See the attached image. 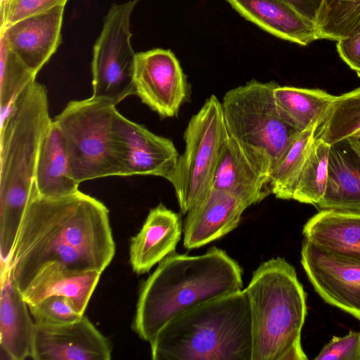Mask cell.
<instances>
[{
	"label": "cell",
	"mask_w": 360,
	"mask_h": 360,
	"mask_svg": "<svg viewBox=\"0 0 360 360\" xmlns=\"http://www.w3.org/2000/svg\"><path fill=\"white\" fill-rule=\"evenodd\" d=\"M248 207L229 193L212 188L202 201L185 214L184 248H198L224 236L238 226Z\"/></svg>",
	"instance_id": "cell-15"
},
{
	"label": "cell",
	"mask_w": 360,
	"mask_h": 360,
	"mask_svg": "<svg viewBox=\"0 0 360 360\" xmlns=\"http://www.w3.org/2000/svg\"><path fill=\"white\" fill-rule=\"evenodd\" d=\"M360 133V87L335 96L315 131V139L329 145Z\"/></svg>",
	"instance_id": "cell-26"
},
{
	"label": "cell",
	"mask_w": 360,
	"mask_h": 360,
	"mask_svg": "<svg viewBox=\"0 0 360 360\" xmlns=\"http://www.w3.org/2000/svg\"><path fill=\"white\" fill-rule=\"evenodd\" d=\"M34 75L10 49L5 38L0 37V111L1 122L12 109L22 91L35 80Z\"/></svg>",
	"instance_id": "cell-28"
},
{
	"label": "cell",
	"mask_w": 360,
	"mask_h": 360,
	"mask_svg": "<svg viewBox=\"0 0 360 360\" xmlns=\"http://www.w3.org/2000/svg\"><path fill=\"white\" fill-rule=\"evenodd\" d=\"M111 354L109 340L84 315L66 324L34 323V360H109Z\"/></svg>",
	"instance_id": "cell-12"
},
{
	"label": "cell",
	"mask_w": 360,
	"mask_h": 360,
	"mask_svg": "<svg viewBox=\"0 0 360 360\" xmlns=\"http://www.w3.org/2000/svg\"><path fill=\"white\" fill-rule=\"evenodd\" d=\"M101 274L96 271H72L61 264L51 263L38 271L21 294L27 305L35 304L49 296H63L84 314Z\"/></svg>",
	"instance_id": "cell-21"
},
{
	"label": "cell",
	"mask_w": 360,
	"mask_h": 360,
	"mask_svg": "<svg viewBox=\"0 0 360 360\" xmlns=\"http://www.w3.org/2000/svg\"><path fill=\"white\" fill-rule=\"evenodd\" d=\"M134 82L135 94L162 118L176 117L188 98L186 75L168 49L136 53Z\"/></svg>",
	"instance_id": "cell-10"
},
{
	"label": "cell",
	"mask_w": 360,
	"mask_h": 360,
	"mask_svg": "<svg viewBox=\"0 0 360 360\" xmlns=\"http://www.w3.org/2000/svg\"><path fill=\"white\" fill-rule=\"evenodd\" d=\"M68 0H1V30L25 18L39 14Z\"/></svg>",
	"instance_id": "cell-31"
},
{
	"label": "cell",
	"mask_w": 360,
	"mask_h": 360,
	"mask_svg": "<svg viewBox=\"0 0 360 360\" xmlns=\"http://www.w3.org/2000/svg\"><path fill=\"white\" fill-rule=\"evenodd\" d=\"M28 307L34 323L39 324L70 323L79 320L84 316L75 308L68 299L59 295L47 297Z\"/></svg>",
	"instance_id": "cell-30"
},
{
	"label": "cell",
	"mask_w": 360,
	"mask_h": 360,
	"mask_svg": "<svg viewBox=\"0 0 360 360\" xmlns=\"http://www.w3.org/2000/svg\"><path fill=\"white\" fill-rule=\"evenodd\" d=\"M119 132L120 176L153 175L173 184L180 155L172 140L155 134L122 114L119 116Z\"/></svg>",
	"instance_id": "cell-13"
},
{
	"label": "cell",
	"mask_w": 360,
	"mask_h": 360,
	"mask_svg": "<svg viewBox=\"0 0 360 360\" xmlns=\"http://www.w3.org/2000/svg\"><path fill=\"white\" fill-rule=\"evenodd\" d=\"M251 311V360H307L301 332L306 294L295 268L272 258L253 272L245 289Z\"/></svg>",
	"instance_id": "cell-5"
},
{
	"label": "cell",
	"mask_w": 360,
	"mask_h": 360,
	"mask_svg": "<svg viewBox=\"0 0 360 360\" xmlns=\"http://www.w3.org/2000/svg\"><path fill=\"white\" fill-rule=\"evenodd\" d=\"M316 206L360 212V158L347 140L330 146L326 189Z\"/></svg>",
	"instance_id": "cell-22"
},
{
	"label": "cell",
	"mask_w": 360,
	"mask_h": 360,
	"mask_svg": "<svg viewBox=\"0 0 360 360\" xmlns=\"http://www.w3.org/2000/svg\"><path fill=\"white\" fill-rule=\"evenodd\" d=\"M212 188L229 193L248 207L271 194L269 179L255 167L229 135L220 154Z\"/></svg>",
	"instance_id": "cell-20"
},
{
	"label": "cell",
	"mask_w": 360,
	"mask_h": 360,
	"mask_svg": "<svg viewBox=\"0 0 360 360\" xmlns=\"http://www.w3.org/2000/svg\"><path fill=\"white\" fill-rule=\"evenodd\" d=\"M315 360H360V333L349 331L333 338L322 348Z\"/></svg>",
	"instance_id": "cell-32"
},
{
	"label": "cell",
	"mask_w": 360,
	"mask_h": 360,
	"mask_svg": "<svg viewBox=\"0 0 360 360\" xmlns=\"http://www.w3.org/2000/svg\"><path fill=\"white\" fill-rule=\"evenodd\" d=\"M341 59L360 77V20L345 37L337 41Z\"/></svg>",
	"instance_id": "cell-33"
},
{
	"label": "cell",
	"mask_w": 360,
	"mask_h": 360,
	"mask_svg": "<svg viewBox=\"0 0 360 360\" xmlns=\"http://www.w3.org/2000/svg\"><path fill=\"white\" fill-rule=\"evenodd\" d=\"M120 115L115 105L91 96L69 102L53 119L64 139L72 176L79 184L120 176Z\"/></svg>",
	"instance_id": "cell-7"
},
{
	"label": "cell",
	"mask_w": 360,
	"mask_h": 360,
	"mask_svg": "<svg viewBox=\"0 0 360 360\" xmlns=\"http://www.w3.org/2000/svg\"><path fill=\"white\" fill-rule=\"evenodd\" d=\"M79 185L72 176L61 131L52 120L41 141L37 157V194L46 198L63 197L78 191Z\"/></svg>",
	"instance_id": "cell-23"
},
{
	"label": "cell",
	"mask_w": 360,
	"mask_h": 360,
	"mask_svg": "<svg viewBox=\"0 0 360 360\" xmlns=\"http://www.w3.org/2000/svg\"><path fill=\"white\" fill-rule=\"evenodd\" d=\"M52 120L46 87L34 80L20 94L0 131V255L7 264L34 195L39 146Z\"/></svg>",
	"instance_id": "cell-3"
},
{
	"label": "cell",
	"mask_w": 360,
	"mask_h": 360,
	"mask_svg": "<svg viewBox=\"0 0 360 360\" xmlns=\"http://www.w3.org/2000/svg\"><path fill=\"white\" fill-rule=\"evenodd\" d=\"M183 226L179 214L162 204L151 209L140 231L131 240L129 261L137 274L148 272L175 252Z\"/></svg>",
	"instance_id": "cell-16"
},
{
	"label": "cell",
	"mask_w": 360,
	"mask_h": 360,
	"mask_svg": "<svg viewBox=\"0 0 360 360\" xmlns=\"http://www.w3.org/2000/svg\"><path fill=\"white\" fill-rule=\"evenodd\" d=\"M330 145L315 139L298 179L292 200L316 205L323 198L328 178Z\"/></svg>",
	"instance_id": "cell-27"
},
{
	"label": "cell",
	"mask_w": 360,
	"mask_h": 360,
	"mask_svg": "<svg viewBox=\"0 0 360 360\" xmlns=\"http://www.w3.org/2000/svg\"><path fill=\"white\" fill-rule=\"evenodd\" d=\"M243 270L224 250L205 254L174 252L143 283L133 328L150 342L170 321L210 300L242 290Z\"/></svg>",
	"instance_id": "cell-2"
},
{
	"label": "cell",
	"mask_w": 360,
	"mask_h": 360,
	"mask_svg": "<svg viewBox=\"0 0 360 360\" xmlns=\"http://www.w3.org/2000/svg\"><path fill=\"white\" fill-rule=\"evenodd\" d=\"M115 253L109 211L102 202L79 190L58 198L37 194L26 209L6 266L22 293L49 264L103 273Z\"/></svg>",
	"instance_id": "cell-1"
},
{
	"label": "cell",
	"mask_w": 360,
	"mask_h": 360,
	"mask_svg": "<svg viewBox=\"0 0 360 360\" xmlns=\"http://www.w3.org/2000/svg\"><path fill=\"white\" fill-rule=\"evenodd\" d=\"M274 95L282 118L300 131L318 126L323 120L335 96L320 89L278 86Z\"/></svg>",
	"instance_id": "cell-24"
},
{
	"label": "cell",
	"mask_w": 360,
	"mask_h": 360,
	"mask_svg": "<svg viewBox=\"0 0 360 360\" xmlns=\"http://www.w3.org/2000/svg\"><path fill=\"white\" fill-rule=\"evenodd\" d=\"M302 233L322 251L360 265V212L320 210L304 225Z\"/></svg>",
	"instance_id": "cell-17"
},
{
	"label": "cell",
	"mask_w": 360,
	"mask_h": 360,
	"mask_svg": "<svg viewBox=\"0 0 360 360\" xmlns=\"http://www.w3.org/2000/svg\"><path fill=\"white\" fill-rule=\"evenodd\" d=\"M277 86L252 80L227 91L221 102L229 135L269 179L300 132L281 116L274 95Z\"/></svg>",
	"instance_id": "cell-6"
},
{
	"label": "cell",
	"mask_w": 360,
	"mask_h": 360,
	"mask_svg": "<svg viewBox=\"0 0 360 360\" xmlns=\"http://www.w3.org/2000/svg\"><path fill=\"white\" fill-rule=\"evenodd\" d=\"M315 23L323 0H283Z\"/></svg>",
	"instance_id": "cell-34"
},
{
	"label": "cell",
	"mask_w": 360,
	"mask_h": 360,
	"mask_svg": "<svg viewBox=\"0 0 360 360\" xmlns=\"http://www.w3.org/2000/svg\"><path fill=\"white\" fill-rule=\"evenodd\" d=\"M228 136L221 102L212 95L191 118L184 134L185 150L179 156L172 184L183 214L202 201L211 191L220 154Z\"/></svg>",
	"instance_id": "cell-8"
},
{
	"label": "cell",
	"mask_w": 360,
	"mask_h": 360,
	"mask_svg": "<svg viewBox=\"0 0 360 360\" xmlns=\"http://www.w3.org/2000/svg\"><path fill=\"white\" fill-rule=\"evenodd\" d=\"M64 8L56 6L1 30L10 49L35 75L61 42Z\"/></svg>",
	"instance_id": "cell-14"
},
{
	"label": "cell",
	"mask_w": 360,
	"mask_h": 360,
	"mask_svg": "<svg viewBox=\"0 0 360 360\" xmlns=\"http://www.w3.org/2000/svg\"><path fill=\"white\" fill-rule=\"evenodd\" d=\"M239 14L282 39L307 46L319 39L315 23L283 0H226Z\"/></svg>",
	"instance_id": "cell-19"
},
{
	"label": "cell",
	"mask_w": 360,
	"mask_h": 360,
	"mask_svg": "<svg viewBox=\"0 0 360 360\" xmlns=\"http://www.w3.org/2000/svg\"><path fill=\"white\" fill-rule=\"evenodd\" d=\"M301 264L326 302L360 320V265L336 258L306 240L302 246Z\"/></svg>",
	"instance_id": "cell-11"
},
{
	"label": "cell",
	"mask_w": 360,
	"mask_h": 360,
	"mask_svg": "<svg viewBox=\"0 0 360 360\" xmlns=\"http://www.w3.org/2000/svg\"><path fill=\"white\" fill-rule=\"evenodd\" d=\"M360 20V0H323L315 25L319 39L338 41Z\"/></svg>",
	"instance_id": "cell-29"
},
{
	"label": "cell",
	"mask_w": 360,
	"mask_h": 360,
	"mask_svg": "<svg viewBox=\"0 0 360 360\" xmlns=\"http://www.w3.org/2000/svg\"><path fill=\"white\" fill-rule=\"evenodd\" d=\"M149 343L153 360H251V311L245 290L179 316Z\"/></svg>",
	"instance_id": "cell-4"
},
{
	"label": "cell",
	"mask_w": 360,
	"mask_h": 360,
	"mask_svg": "<svg viewBox=\"0 0 360 360\" xmlns=\"http://www.w3.org/2000/svg\"><path fill=\"white\" fill-rule=\"evenodd\" d=\"M8 266L1 265L0 347L6 359L32 358L34 323Z\"/></svg>",
	"instance_id": "cell-18"
},
{
	"label": "cell",
	"mask_w": 360,
	"mask_h": 360,
	"mask_svg": "<svg viewBox=\"0 0 360 360\" xmlns=\"http://www.w3.org/2000/svg\"><path fill=\"white\" fill-rule=\"evenodd\" d=\"M139 0L113 4L93 49L92 97L116 105L135 94L131 16Z\"/></svg>",
	"instance_id": "cell-9"
},
{
	"label": "cell",
	"mask_w": 360,
	"mask_h": 360,
	"mask_svg": "<svg viewBox=\"0 0 360 360\" xmlns=\"http://www.w3.org/2000/svg\"><path fill=\"white\" fill-rule=\"evenodd\" d=\"M346 140L352 150L360 158V133L354 134Z\"/></svg>",
	"instance_id": "cell-35"
},
{
	"label": "cell",
	"mask_w": 360,
	"mask_h": 360,
	"mask_svg": "<svg viewBox=\"0 0 360 360\" xmlns=\"http://www.w3.org/2000/svg\"><path fill=\"white\" fill-rule=\"evenodd\" d=\"M317 127H311L300 131L269 176L271 193L276 198L292 200L298 179L315 141Z\"/></svg>",
	"instance_id": "cell-25"
}]
</instances>
